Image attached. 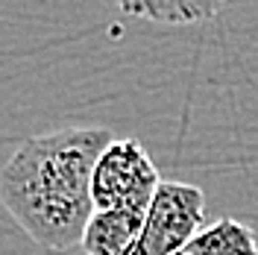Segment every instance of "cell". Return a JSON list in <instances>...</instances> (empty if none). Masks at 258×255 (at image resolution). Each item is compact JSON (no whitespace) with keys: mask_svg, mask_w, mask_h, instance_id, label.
Returning <instances> with one entry per match:
<instances>
[{"mask_svg":"<svg viewBox=\"0 0 258 255\" xmlns=\"http://www.w3.org/2000/svg\"><path fill=\"white\" fill-rule=\"evenodd\" d=\"M112 141L103 126H64L21 141L3 164V206L38 246L50 252L82 246L94 214V167Z\"/></svg>","mask_w":258,"mask_h":255,"instance_id":"6da1fadb","label":"cell"},{"mask_svg":"<svg viewBox=\"0 0 258 255\" xmlns=\"http://www.w3.org/2000/svg\"><path fill=\"white\" fill-rule=\"evenodd\" d=\"M164 182L138 138H114L100 156L91 179L94 211L109 208H150Z\"/></svg>","mask_w":258,"mask_h":255,"instance_id":"7a4b0ae2","label":"cell"},{"mask_svg":"<svg viewBox=\"0 0 258 255\" xmlns=\"http://www.w3.org/2000/svg\"><path fill=\"white\" fill-rule=\"evenodd\" d=\"M206 194L191 182L164 179L147 211L144 235L135 255H179L203 232Z\"/></svg>","mask_w":258,"mask_h":255,"instance_id":"3957f363","label":"cell"},{"mask_svg":"<svg viewBox=\"0 0 258 255\" xmlns=\"http://www.w3.org/2000/svg\"><path fill=\"white\" fill-rule=\"evenodd\" d=\"M147 211L150 208H109L94 211L85 238L82 252L85 255H135L144 235Z\"/></svg>","mask_w":258,"mask_h":255,"instance_id":"277c9868","label":"cell"},{"mask_svg":"<svg viewBox=\"0 0 258 255\" xmlns=\"http://www.w3.org/2000/svg\"><path fill=\"white\" fill-rule=\"evenodd\" d=\"M191 255H258V235L255 229L235 217H220L217 223L206 226L191 246L185 249Z\"/></svg>","mask_w":258,"mask_h":255,"instance_id":"5b68a950","label":"cell"},{"mask_svg":"<svg viewBox=\"0 0 258 255\" xmlns=\"http://www.w3.org/2000/svg\"><path fill=\"white\" fill-rule=\"evenodd\" d=\"M223 6L220 3H203V0H141V3H120L123 15L147 18L153 24H167V27H191L211 21Z\"/></svg>","mask_w":258,"mask_h":255,"instance_id":"8992f818","label":"cell"},{"mask_svg":"<svg viewBox=\"0 0 258 255\" xmlns=\"http://www.w3.org/2000/svg\"><path fill=\"white\" fill-rule=\"evenodd\" d=\"M179 255H191V252H179Z\"/></svg>","mask_w":258,"mask_h":255,"instance_id":"52a82bcc","label":"cell"}]
</instances>
